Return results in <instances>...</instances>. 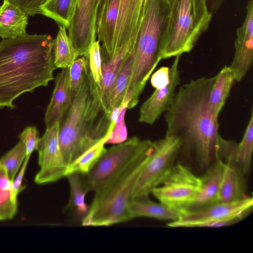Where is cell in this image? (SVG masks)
Returning a JSON list of instances; mask_svg holds the SVG:
<instances>
[{
    "label": "cell",
    "mask_w": 253,
    "mask_h": 253,
    "mask_svg": "<svg viewBox=\"0 0 253 253\" xmlns=\"http://www.w3.org/2000/svg\"><path fill=\"white\" fill-rule=\"evenodd\" d=\"M215 79L201 77L183 84L165 112L166 136L177 138L181 151L192 154L200 166L208 169L215 161L218 118L211 112L208 99Z\"/></svg>",
    "instance_id": "cell-1"
},
{
    "label": "cell",
    "mask_w": 253,
    "mask_h": 253,
    "mask_svg": "<svg viewBox=\"0 0 253 253\" xmlns=\"http://www.w3.org/2000/svg\"><path fill=\"white\" fill-rule=\"evenodd\" d=\"M53 47L47 34H27L0 42V108H14L13 102L19 95L54 79Z\"/></svg>",
    "instance_id": "cell-2"
},
{
    "label": "cell",
    "mask_w": 253,
    "mask_h": 253,
    "mask_svg": "<svg viewBox=\"0 0 253 253\" xmlns=\"http://www.w3.org/2000/svg\"><path fill=\"white\" fill-rule=\"evenodd\" d=\"M170 18L168 0H144L141 24L133 52L131 76L127 90V109L134 107L152 72L160 60Z\"/></svg>",
    "instance_id": "cell-3"
},
{
    "label": "cell",
    "mask_w": 253,
    "mask_h": 253,
    "mask_svg": "<svg viewBox=\"0 0 253 253\" xmlns=\"http://www.w3.org/2000/svg\"><path fill=\"white\" fill-rule=\"evenodd\" d=\"M153 150V141L148 139L134 157L95 192L83 226H109L132 219L130 205L140 172Z\"/></svg>",
    "instance_id": "cell-4"
},
{
    "label": "cell",
    "mask_w": 253,
    "mask_h": 253,
    "mask_svg": "<svg viewBox=\"0 0 253 253\" xmlns=\"http://www.w3.org/2000/svg\"><path fill=\"white\" fill-rule=\"evenodd\" d=\"M93 84L89 70L66 117L60 124L59 141L68 167L99 142L108 139L110 135L98 131L89 119Z\"/></svg>",
    "instance_id": "cell-5"
},
{
    "label": "cell",
    "mask_w": 253,
    "mask_h": 253,
    "mask_svg": "<svg viewBox=\"0 0 253 253\" xmlns=\"http://www.w3.org/2000/svg\"><path fill=\"white\" fill-rule=\"evenodd\" d=\"M168 0L170 18L162 59L190 52L208 30L212 15L207 0Z\"/></svg>",
    "instance_id": "cell-6"
},
{
    "label": "cell",
    "mask_w": 253,
    "mask_h": 253,
    "mask_svg": "<svg viewBox=\"0 0 253 253\" xmlns=\"http://www.w3.org/2000/svg\"><path fill=\"white\" fill-rule=\"evenodd\" d=\"M153 150L145 163L136 181L133 198L149 195L170 172L180 153L181 143L174 136H166L153 141Z\"/></svg>",
    "instance_id": "cell-7"
},
{
    "label": "cell",
    "mask_w": 253,
    "mask_h": 253,
    "mask_svg": "<svg viewBox=\"0 0 253 253\" xmlns=\"http://www.w3.org/2000/svg\"><path fill=\"white\" fill-rule=\"evenodd\" d=\"M201 188L200 176L187 167L175 164L162 183L152 192L164 205L177 211L190 209L196 203Z\"/></svg>",
    "instance_id": "cell-8"
},
{
    "label": "cell",
    "mask_w": 253,
    "mask_h": 253,
    "mask_svg": "<svg viewBox=\"0 0 253 253\" xmlns=\"http://www.w3.org/2000/svg\"><path fill=\"white\" fill-rule=\"evenodd\" d=\"M148 139L133 136L105 149L97 162L86 174L91 190H100L123 169L145 144Z\"/></svg>",
    "instance_id": "cell-9"
},
{
    "label": "cell",
    "mask_w": 253,
    "mask_h": 253,
    "mask_svg": "<svg viewBox=\"0 0 253 253\" xmlns=\"http://www.w3.org/2000/svg\"><path fill=\"white\" fill-rule=\"evenodd\" d=\"M253 205V199L250 196L233 202H217L200 208L178 211L177 218L167 225L174 228L210 227L230 216L251 212Z\"/></svg>",
    "instance_id": "cell-10"
},
{
    "label": "cell",
    "mask_w": 253,
    "mask_h": 253,
    "mask_svg": "<svg viewBox=\"0 0 253 253\" xmlns=\"http://www.w3.org/2000/svg\"><path fill=\"white\" fill-rule=\"evenodd\" d=\"M60 123L56 122L41 137L38 149L40 170L34 181L37 184L55 182L66 177L68 165L63 157L59 141Z\"/></svg>",
    "instance_id": "cell-11"
},
{
    "label": "cell",
    "mask_w": 253,
    "mask_h": 253,
    "mask_svg": "<svg viewBox=\"0 0 253 253\" xmlns=\"http://www.w3.org/2000/svg\"><path fill=\"white\" fill-rule=\"evenodd\" d=\"M100 0H78L75 15L67 28L79 55L86 57L96 40L95 25Z\"/></svg>",
    "instance_id": "cell-12"
},
{
    "label": "cell",
    "mask_w": 253,
    "mask_h": 253,
    "mask_svg": "<svg viewBox=\"0 0 253 253\" xmlns=\"http://www.w3.org/2000/svg\"><path fill=\"white\" fill-rule=\"evenodd\" d=\"M180 56L179 55L174 57L169 68L168 84L164 87L156 89L140 107L139 122L152 125L171 106L176 94V89L180 84L178 66Z\"/></svg>",
    "instance_id": "cell-13"
},
{
    "label": "cell",
    "mask_w": 253,
    "mask_h": 253,
    "mask_svg": "<svg viewBox=\"0 0 253 253\" xmlns=\"http://www.w3.org/2000/svg\"><path fill=\"white\" fill-rule=\"evenodd\" d=\"M247 14L242 25L236 30L235 54L229 66L235 81L247 74L253 61V0L248 1Z\"/></svg>",
    "instance_id": "cell-14"
},
{
    "label": "cell",
    "mask_w": 253,
    "mask_h": 253,
    "mask_svg": "<svg viewBox=\"0 0 253 253\" xmlns=\"http://www.w3.org/2000/svg\"><path fill=\"white\" fill-rule=\"evenodd\" d=\"M218 157L225 162L219 187L218 202L230 203L247 198L245 175L235 164L229 148L221 146Z\"/></svg>",
    "instance_id": "cell-15"
},
{
    "label": "cell",
    "mask_w": 253,
    "mask_h": 253,
    "mask_svg": "<svg viewBox=\"0 0 253 253\" xmlns=\"http://www.w3.org/2000/svg\"><path fill=\"white\" fill-rule=\"evenodd\" d=\"M69 75V68H62L56 76L52 97L44 116L46 128L56 122L60 124L72 104Z\"/></svg>",
    "instance_id": "cell-16"
},
{
    "label": "cell",
    "mask_w": 253,
    "mask_h": 253,
    "mask_svg": "<svg viewBox=\"0 0 253 253\" xmlns=\"http://www.w3.org/2000/svg\"><path fill=\"white\" fill-rule=\"evenodd\" d=\"M122 0H100L97 9L95 35L102 42V51L110 54L114 49L117 20Z\"/></svg>",
    "instance_id": "cell-17"
},
{
    "label": "cell",
    "mask_w": 253,
    "mask_h": 253,
    "mask_svg": "<svg viewBox=\"0 0 253 253\" xmlns=\"http://www.w3.org/2000/svg\"><path fill=\"white\" fill-rule=\"evenodd\" d=\"M28 16L17 5L3 0L0 5V37L13 39L26 35Z\"/></svg>",
    "instance_id": "cell-18"
},
{
    "label": "cell",
    "mask_w": 253,
    "mask_h": 253,
    "mask_svg": "<svg viewBox=\"0 0 253 253\" xmlns=\"http://www.w3.org/2000/svg\"><path fill=\"white\" fill-rule=\"evenodd\" d=\"M224 166V161L216 156L214 163L200 176V193L194 206L190 209L200 208L218 202L219 190Z\"/></svg>",
    "instance_id": "cell-19"
},
{
    "label": "cell",
    "mask_w": 253,
    "mask_h": 253,
    "mask_svg": "<svg viewBox=\"0 0 253 253\" xmlns=\"http://www.w3.org/2000/svg\"><path fill=\"white\" fill-rule=\"evenodd\" d=\"M134 50L126 57L120 68L113 84L109 98L112 118H116L119 109L126 98L132 74Z\"/></svg>",
    "instance_id": "cell-20"
},
{
    "label": "cell",
    "mask_w": 253,
    "mask_h": 253,
    "mask_svg": "<svg viewBox=\"0 0 253 253\" xmlns=\"http://www.w3.org/2000/svg\"><path fill=\"white\" fill-rule=\"evenodd\" d=\"M130 213L133 218L150 217L161 220L172 221L178 217V212L161 203L151 200L149 195L133 198L130 205Z\"/></svg>",
    "instance_id": "cell-21"
},
{
    "label": "cell",
    "mask_w": 253,
    "mask_h": 253,
    "mask_svg": "<svg viewBox=\"0 0 253 253\" xmlns=\"http://www.w3.org/2000/svg\"><path fill=\"white\" fill-rule=\"evenodd\" d=\"M229 66H225L215 76L211 89L208 105L211 113L218 118L235 81Z\"/></svg>",
    "instance_id": "cell-22"
},
{
    "label": "cell",
    "mask_w": 253,
    "mask_h": 253,
    "mask_svg": "<svg viewBox=\"0 0 253 253\" xmlns=\"http://www.w3.org/2000/svg\"><path fill=\"white\" fill-rule=\"evenodd\" d=\"M229 145L233 160L245 176L250 170L253 149V112L251 115L241 141L237 143L229 140Z\"/></svg>",
    "instance_id": "cell-23"
},
{
    "label": "cell",
    "mask_w": 253,
    "mask_h": 253,
    "mask_svg": "<svg viewBox=\"0 0 253 253\" xmlns=\"http://www.w3.org/2000/svg\"><path fill=\"white\" fill-rule=\"evenodd\" d=\"M66 177L69 184L70 197L64 211H70L76 210L84 216L89 209V206L85 201V196L91 190L86 174L72 172Z\"/></svg>",
    "instance_id": "cell-24"
},
{
    "label": "cell",
    "mask_w": 253,
    "mask_h": 253,
    "mask_svg": "<svg viewBox=\"0 0 253 253\" xmlns=\"http://www.w3.org/2000/svg\"><path fill=\"white\" fill-rule=\"evenodd\" d=\"M66 29L64 26H59L56 37L53 40L54 63L56 69L69 68L80 56Z\"/></svg>",
    "instance_id": "cell-25"
},
{
    "label": "cell",
    "mask_w": 253,
    "mask_h": 253,
    "mask_svg": "<svg viewBox=\"0 0 253 253\" xmlns=\"http://www.w3.org/2000/svg\"><path fill=\"white\" fill-rule=\"evenodd\" d=\"M77 2L78 0H46L41 7L40 14L67 29L75 15Z\"/></svg>",
    "instance_id": "cell-26"
},
{
    "label": "cell",
    "mask_w": 253,
    "mask_h": 253,
    "mask_svg": "<svg viewBox=\"0 0 253 253\" xmlns=\"http://www.w3.org/2000/svg\"><path fill=\"white\" fill-rule=\"evenodd\" d=\"M11 182L5 169L0 164V221L12 219L17 212V199L13 196Z\"/></svg>",
    "instance_id": "cell-27"
},
{
    "label": "cell",
    "mask_w": 253,
    "mask_h": 253,
    "mask_svg": "<svg viewBox=\"0 0 253 253\" xmlns=\"http://www.w3.org/2000/svg\"><path fill=\"white\" fill-rule=\"evenodd\" d=\"M107 140L105 139L99 142L69 166L67 175L72 172L88 173L105 150L106 148L104 145Z\"/></svg>",
    "instance_id": "cell-28"
},
{
    "label": "cell",
    "mask_w": 253,
    "mask_h": 253,
    "mask_svg": "<svg viewBox=\"0 0 253 253\" xmlns=\"http://www.w3.org/2000/svg\"><path fill=\"white\" fill-rule=\"evenodd\" d=\"M26 157L25 145L20 140L0 158V164L5 169L11 181L15 178Z\"/></svg>",
    "instance_id": "cell-29"
},
{
    "label": "cell",
    "mask_w": 253,
    "mask_h": 253,
    "mask_svg": "<svg viewBox=\"0 0 253 253\" xmlns=\"http://www.w3.org/2000/svg\"><path fill=\"white\" fill-rule=\"evenodd\" d=\"M88 71V60L84 56L75 60L70 67L69 79L73 100L81 87Z\"/></svg>",
    "instance_id": "cell-30"
},
{
    "label": "cell",
    "mask_w": 253,
    "mask_h": 253,
    "mask_svg": "<svg viewBox=\"0 0 253 253\" xmlns=\"http://www.w3.org/2000/svg\"><path fill=\"white\" fill-rule=\"evenodd\" d=\"M128 103V99L126 98L125 102L119 110L113 130L105 144L108 143L118 144L127 139V130L125 123V116L127 109Z\"/></svg>",
    "instance_id": "cell-31"
},
{
    "label": "cell",
    "mask_w": 253,
    "mask_h": 253,
    "mask_svg": "<svg viewBox=\"0 0 253 253\" xmlns=\"http://www.w3.org/2000/svg\"><path fill=\"white\" fill-rule=\"evenodd\" d=\"M88 60L89 70L96 86L101 84L102 79L101 58L100 42L96 40L91 44L86 57Z\"/></svg>",
    "instance_id": "cell-32"
},
{
    "label": "cell",
    "mask_w": 253,
    "mask_h": 253,
    "mask_svg": "<svg viewBox=\"0 0 253 253\" xmlns=\"http://www.w3.org/2000/svg\"><path fill=\"white\" fill-rule=\"evenodd\" d=\"M18 138L25 145L26 156L30 157L35 151H38L41 137L35 126H28L18 135Z\"/></svg>",
    "instance_id": "cell-33"
},
{
    "label": "cell",
    "mask_w": 253,
    "mask_h": 253,
    "mask_svg": "<svg viewBox=\"0 0 253 253\" xmlns=\"http://www.w3.org/2000/svg\"><path fill=\"white\" fill-rule=\"evenodd\" d=\"M17 5L29 16L40 14L41 7L46 0H7Z\"/></svg>",
    "instance_id": "cell-34"
},
{
    "label": "cell",
    "mask_w": 253,
    "mask_h": 253,
    "mask_svg": "<svg viewBox=\"0 0 253 253\" xmlns=\"http://www.w3.org/2000/svg\"><path fill=\"white\" fill-rule=\"evenodd\" d=\"M30 158L29 156H26L18 172L12 181V192L15 198L17 199L19 193L25 188L22 184Z\"/></svg>",
    "instance_id": "cell-35"
},
{
    "label": "cell",
    "mask_w": 253,
    "mask_h": 253,
    "mask_svg": "<svg viewBox=\"0 0 253 253\" xmlns=\"http://www.w3.org/2000/svg\"><path fill=\"white\" fill-rule=\"evenodd\" d=\"M169 81V68L168 67H161L155 72L151 78L152 85L156 89L166 86Z\"/></svg>",
    "instance_id": "cell-36"
},
{
    "label": "cell",
    "mask_w": 253,
    "mask_h": 253,
    "mask_svg": "<svg viewBox=\"0 0 253 253\" xmlns=\"http://www.w3.org/2000/svg\"><path fill=\"white\" fill-rule=\"evenodd\" d=\"M209 9L212 13H215L220 8L224 0H207Z\"/></svg>",
    "instance_id": "cell-37"
}]
</instances>
